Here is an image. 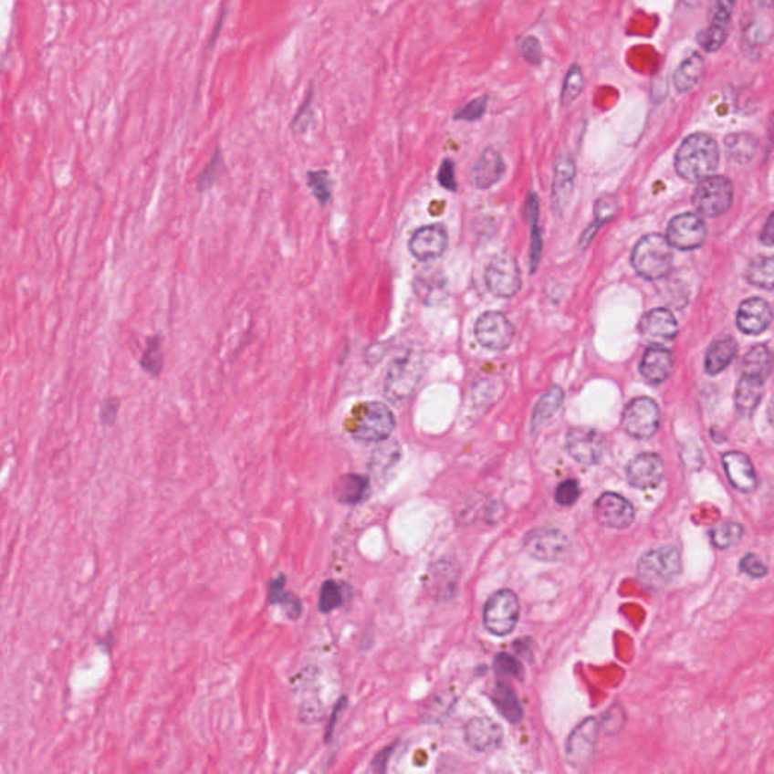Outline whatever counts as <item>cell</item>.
Here are the masks:
<instances>
[{
	"instance_id": "15",
	"label": "cell",
	"mask_w": 774,
	"mask_h": 774,
	"mask_svg": "<svg viewBox=\"0 0 774 774\" xmlns=\"http://www.w3.org/2000/svg\"><path fill=\"white\" fill-rule=\"evenodd\" d=\"M594 518L599 524L612 529H625L635 518L633 507L628 499L617 493H603L594 502Z\"/></svg>"
},
{
	"instance_id": "43",
	"label": "cell",
	"mask_w": 774,
	"mask_h": 774,
	"mask_svg": "<svg viewBox=\"0 0 774 774\" xmlns=\"http://www.w3.org/2000/svg\"><path fill=\"white\" fill-rule=\"evenodd\" d=\"M743 536V525L737 524V522H725V524L718 525L709 532L713 545L718 549L732 548L741 541Z\"/></svg>"
},
{
	"instance_id": "47",
	"label": "cell",
	"mask_w": 774,
	"mask_h": 774,
	"mask_svg": "<svg viewBox=\"0 0 774 774\" xmlns=\"http://www.w3.org/2000/svg\"><path fill=\"white\" fill-rule=\"evenodd\" d=\"M488 96L476 97L466 105L458 108L454 114V120L457 121H478L487 112Z\"/></svg>"
},
{
	"instance_id": "53",
	"label": "cell",
	"mask_w": 774,
	"mask_h": 774,
	"mask_svg": "<svg viewBox=\"0 0 774 774\" xmlns=\"http://www.w3.org/2000/svg\"><path fill=\"white\" fill-rule=\"evenodd\" d=\"M120 412V403L117 398H106L103 401V404L100 407V413H99V419H100L101 425L103 427H114L115 423H117V418H119Z\"/></svg>"
},
{
	"instance_id": "51",
	"label": "cell",
	"mask_w": 774,
	"mask_h": 774,
	"mask_svg": "<svg viewBox=\"0 0 774 774\" xmlns=\"http://www.w3.org/2000/svg\"><path fill=\"white\" fill-rule=\"evenodd\" d=\"M495 669L502 676L518 677V679L524 676V669H522L519 661L516 660L515 656L508 655V654H501V655L497 656Z\"/></svg>"
},
{
	"instance_id": "5",
	"label": "cell",
	"mask_w": 774,
	"mask_h": 774,
	"mask_svg": "<svg viewBox=\"0 0 774 774\" xmlns=\"http://www.w3.org/2000/svg\"><path fill=\"white\" fill-rule=\"evenodd\" d=\"M520 605L518 594L511 590H499L490 596L484 607V626L497 637H506L518 625Z\"/></svg>"
},
{
	"instance_id": "6",
	"label": "cell",
	"mask_w": 774,
	"mask_h": 774,
	"mask_svg": "<svg viewBox=\"0 0 774 774\" xmlns=\"http://www.w3.org/2000/svg\"><path fill=\"white\" fill-rule=\"evenodd\" d=\"M622 427L633 439H651L660 428V409L655 401L647 396L631 401L622 414Z\"/></svg>"
},
{
	"instance_id": "57",
	"label": "cell",
	"mask_w": 774,
	"mask_h": 774,
	"mask_svg": "<svg viewBox=\"0 0 774 774\" xmlns=\"http://www.w3.org/2000/svg\"><path fill=\"white\" fill-rule=\"evenodd\" d=\"M761 241L766 246H774V212L770 218L767 220L766 227L762 230Z\"/></svg>"
},
{
	"instance_id": "13",
	"label": "cell",
	"mask_w": 774,
	"mask_h": 774,
	"mask_svg": "<svg viewBox=\"0 0 774 774\" xmlns=\"http://www.w3.org/2000/svg\"><path fill=\"white\" fill-rule=\"evenodd\" d=\"M735 2L737 0H709L708 26L700 32L697 38L706 52H716L725 45Z\"/></svg>"
},
{
	"instance_id": "9",
	"label": "cell",
	"mask_w": 774,
	"mask_h": 774,
	"mask_svg": "<svg viewBox=\"0 0 774 774\" xmlns=\"http://www.w3.org/2000/svg\"><path fill=\"white\" fill-rule=\"evenodd\" d=\"M395 430V416L383 403H370L365 405L361 421L352 432V437L359 442L374 444L384 442Z\"/></svg>"
},
{
	"instance_id": "39",
	"label": "cell",
	"mask_w": 774,
	"mask_h": 774,
	"mask_svg": "<svg viewBox=\"0 0 774 774\" xmlns=\"http://www.w3.org/2000/svg\"><path fill=\"white\" fill-rule=\"evenodd\" d=\"M428 584L433 594H437V598L444 599L445 594L451 596L457 584L455 569L453 566H446L445 561H440L437 568H433V577L428 580Z\"/></svg>"
},
{
	"instance_id": "21",
	"label": "cell",
	"mask_w": 774,
	"mask_h": 774,
	"mask_svg": "<svg viewBox=\"0 0 774 774\" xmlns=\"http://www.w3.org/2000/svg\"><path fill=\"white\" fill-rule=\"evenodd\" d=\"M723 467L726 476L741 493H752L758 487V476L750 458L743 453L730 451L723 455Z\"/></svg>"
},
{
	"instance_id": "12",
	"label": "cell",
	"mask_w": 774,
	"mask_h": 774,
	"mask_svg": "<svg viewBox=\"0 0 774 774\" xmlns=\"http://www.w3.org/2000/svg\"><path fill=\"white\" fill-rule=\"evenodd\" d=\"M566 451L580 465H596L605 453V439L593 428H570L566 435Z\"/></svg>"
},
{
	"instance_id": "7",
	"label": "cell",
	"mask_w": 774,
	"mask_h": 774,
	"mask_svg": "<svg viewBox=\"0 0 774 774\" xmlns=\"http://www.w3.org/2000/svg\"><path fill=\"white\" fill-rule=\"evenodd\" d=\"M734 200V186L723 176H709L699 182L693 195L695 207L706 216H718L729 209Z\"/></svg>"
},
{
	"instance_id": "11",
	"label": "cell",
	"mask_w": 774,
	"mask_h": 774,
	"mask_svg": "<svg viewBox=\"0 0 774 774\" xmlns=\"http://www.w3.org/2000/svg\"><path fill=\"white\" fill-rule=\"evenodd\" d=\"M474 333L480 345L492 351H506L515 339V329L501 312H486L476 319Z\"/></svg>"
},
{
	"instance_id": "35",
	"label": "cell",
	"mask_w": 774,
	"mask_h": 774,
	"mask_svg": "<svg viewBox=\"0 0 774 774\" xmlns=\"http://www.w3.org/2000/svg\"><path fill=\"white\" fill-rule=\"evenodd\" d=\"M492 699L493 704L497 705V708L499 709V713L508 722L518 723L522 720V716H524L522 705H520L518 696L515 695V691L511 690L507 684H502V682L497 684V688L493 691Z\"/></svg>"
},
{
	"instance_id": "18",
	"label": "cell",
	"mask_w": 774,
	"mask_h": 774,
	"mask_svg": "<svg viewBox=\"0 0 774 774\" xmlns=\"http://www.w3.org/2000/svg\"><path fill=\"white\" fill-rule=\"evenodd\" d=\"M448 246V234L439 225H425L414 232L410 239V253L418 260L428 262V260L439 259Z\"/></svg>"
},
{
	"instance_id": "40",
	"label": "cell",
	"mask_w": 774,
	"mask_h": 774,
	"mask_svg": "<svg viewBox=\"0 0 774 774\" xmlns=\"http://www.w3.org/2000/svg\"><path fill=\"white\" fill-rule=\"evenodd\" d=\"M748 282L762 289H774V257L762 256L753 260L748 271Z\"/></svg>"
},
{
	"instance_id": "4",
	"label": "cell",
	"mask_w": 774,
	"mask_h": 774,
	"mask_svg": "<svg viewBox=\"0 0 774 774\" xmlns=\"http://www.w3.org/2000/svg\"><path fill=\"white\" fill-rule=\"evenodd\" d=\"M682 560L675 546H661L638 560L637 577L649 589H661L679 575Z\"/></svg>"
},
{
	"instance_id": "3",
	"label": "cell",
	"mask_w": 774,
	"mask_h": 774,
	"mask_svg": "<svg viewBox=\"0 0 774 774\" xmlns=\"http://www.w3.org/2000/svg\"><path fill=\"white\" fill-rule=\"evenodd\" d=\"M674 253L669 239L661 235H647L633 251V267L642 277L658 280L670 273Z\"/></svg>"
},
{
	"instance_id": "10",
	"label": "cell",
	"mask_w": 774,
	"mask_h": 774,
	"mask_svg": "<svg viewBox=\"0 0 774 774\" xmlns=\"http://www.w3.org/2000/svg\"><path fill=\"white\" fill-rule=\"evenodd\" d=\"M484 278L487 289L495 297L501 298L515 297L522 287L519 265L510 256H497L495 259L490 260Z\"/></svg>"
},
{
	"instance_id": "23",
	"label": "cell",
	"mask_w": 774,
	"mask_h": 774,
	"mask_svg": "<svg viewBox=\"0 0 774 774\" xmlns=\"http://www.w3.org/2000/svg\"><path fill=\"white\" fill-rule=\"evenodd\" d=\"M506 174V161L502 154L493 147H487L480 154L476 165L472 168L474 185L478 190H488L501 182Z\"/></svg>"
},
{
	"instance_id": "33",
	"label": "cell",
	"mask_w": 774,
	"mask_h": 774,
	"mask_svg": "<svg viewBox=\"0 0 774 774\" xmlns=\"http://www.w3.org/2000/svg\"><path fill=\"white\" fill-rule=\"evenodd\" d=\"M773 370V354L766 345H757L746 354L743 361V375L766 382Z\"/></svg>"
},
{
	"instance_id": "22",
	"label": "cell",
	"mask_w": 774,
	"mask_h": 774,
	"mask_svg": "<svg viewBox=\"0 0 774 774\" xmlns=\"http://www.w3.org/2000/svg\"><path fill=\"white\" fill-rule=\"evenodd\" d=\"M773 310L770 304L762 298H748L738 309L737 324L739 330L748 335H759L770 326Z\"/></svg>"
},
{
	"instance_id": "16",
	"label": "cell",
	"mask_w": 774,
	"mask_h": 774,
	"mask_svg": "<svg viewBox=\"0 0 774 774\" xmlns=\"http://www.w3.org/2000/svg\"><path fill=\"white\" fill-rule=\"evenodd\" d=\"M706 238V225L695 214H682L670 221L667 239L679 250H696Z\"/></svg>"
},
{
	"instance_id": "27",
	"label": "cell",
	"mask_w": 774,
	"mask_h": 774,
	"mask_svg": "<svg viewBox=\"0 0 774 774\" xmlns=\"http://www.w3.org/2000/svg\"><path fill=\"white\" fill-rule=\"evenodd\" d=\"M287 582L288 577L285 572H280L277 577L268 580V584H267V599H268L269 605L282 607L288 619H290V621H298L304 612L303 602H301V599L297 594L288 591Z\"/></svg>"
},
{
	"instance_id": "25",
	"label": "cell",
	"mask_w": 774,
	"mask_h": 774,
	"mask_svg": "<svg viewBox=\"0 0 774 774\" xmlns=\"http://www.w3.org/2000/svg\"><path fill=\"white\" fill-rule=\"evenodd\" d=\"M414 294L427 306H439L448 297V282L435 268L423 269L413 283Z\"/></svg>"
},
{
	"instance_id": "45",
	"label": "cell",
	"mask_w": 774,
	"mask_h": 774,
	"mask_svg": "<svg viewBox=\"0 0 774 774\" xmlns=\"http://www.w3.org/2000/svg\"><path fill=\"white\" fill-rule=\"evenodd\" d=\"M584 84L582 68H580V64L575 62L570 66L568 73H566V78H564L563 89H561V103L569 105V103L577 100L582 93V89H584Z\"/></svg>"
},
{
	"instance_id": "20",
	"label": "cell",
	"mask_w": 774,
	"mask_h": 774,
	"mask_svg": "<svg viewBox=\"0 0 774 774\" xmlns=\"http://www.w3.org/2000/svg\"><path fill=\"white\" fill-rule=\"evenodd\" d=\"M640 333L652 345H663L676 336V319L667 309H654L642 318Z\"/></svg>"
},
{
	"instance_id": "56",
	"label": "cell",
	"mask_w": 774,
	"mask_h": 774,
	"mask_svg": "<svg viewBox=\"0 0 774 774\" xmlns=\"http://www.w3.org/2000/svg\"><path fill=\"white\" fill-rule=\"evenodd\" d=\"M488 392H499L497 383H493L490 380H484L483 383L476 384V392H474V400L476 404H492V395H488Z\"/></svg>"
},
{
	"instance_id": "29",
	"label": "cell",
	"mask_w": 774,
	"mask_h": 774,
	"mask_svg": "<svg viewBox=\"0 0 774 774\" xmlns=\"http://www.w3.org/2000/svg\"><path fill=\"white\" fill-rule=\"evenodd\" d=\"M704 70V58L700 57L699 53H691L690 57H686L675 71L674 85L677 93L685 94L695 89L702 79Z\"/></svg>"
},
{
	"instance_id": "38",
	"label": "cell",
	"mask_w": 774,
	"mask_h": 774,
	"mask_svg": "<svg viewBox=\"0 0 774 774\" xmlns=\"http://www.w3.org/2000/svg\"><path fill=\"white\" fill-rule=\"evenodd\" d=\"M617 212V203L614 198H601L596 203L594 207V221L591 225L585 229L584 234L580 236V246L585 248L590 246V242L593 241L594 235L598 234V230L602 227L605 223L612 220L614 214Z\"/></svg>"
},
{
	"instance_id": "26",
	"label": "cell",
	"mask_w": 774,
	"mask_h": 774,
	"mask_svg": "<svg viewBox=\"0 0 774 774\" xmlns=\"http://www.w3.org/2000/svg\"><path fill=\"white\" fill-rule=\"evenodd\" d=\"M640 372L649 383H663L674 372V357L660 345L647 348L640 363Z\"/></svg>"
},
{
	"instance_id": "36",
	"label": "cell",
	"mask_w": 774,
	"mask_h": 774,
	"mask_svg": "<svg viewBox=\"0 0 774 774\" xmlns=\"http://www.w3.org/2000/svg\"><path fill=\"white\" fill-rule=\"evenodd\" d=\"M142 371L152 377L159 379L163 372L162 336L152 335L145 339L144 352L140 359Z\"/></svg>"
},
{
	"instance_id": "30",
	"label": "cell",
	"mask_w": 774,
	"mask_h": 774,
	"mask_svg": "<svg viewBox=\"0 0 774 774\" xmlns=\"http://www.w3.org/2000/svg\"><path fill=\"white\" fill-rule=\"evenodd\" d=\"M764 392V380L755 379L750 375H743L735 391V405L739 414L748 416L757 409Z\"/></svg>"
},
{
	"instance_id": "50",
	"label": "cell",
	"mask_w": 774,
	"mask_h": 774,
	"mask_svg": "<svg viewBox=\"0 0 774 774\" xmlns=\"http://www.w3.org/2000/svg\"><path fill=\"white\" fill-rule=\"evenodd\" d=\"M739 570L750 578H755V580L764 578L769 573V568H767L766 563L757 554L744 555L741 561H739Z\"/></svg>"
},
{
	"instance_id": "46",
	"label": "cell",
	"mask_w": 774,
	"mask_h": 774,
	"mask_svg": "<svg viewBox=\"0 0 774 774\" xmlns=\"http://www.w3.org/2000/svg\"><path fill=\"white\" fill-rule=\"evenodd\" d=\"M343 602L342 590L336 584L335 580H326L322 584L321 591H319V599H318V610L322 614L338 610Z\"/></svg>"
},
{
	"instance_id": "8",
	"label": "cell",
	"mask_w": 774,
	"mask_h": 774,
	"mask_svg": "<svg viewBox=\"0 0 774 774\" xmlns=\"http://www.w3.org/2000/svg\"><path fill=\"white\" fill-rule=\"evenodd\" d=\"M525 550L532 559L541 561H560L570 554L572 543L563 531L555 528H536L525 536Z\"/></svg>"
},
{
	"instance_id": "1",
	"label": "cell",
	"mask_w": 774,
	"mask_h": 774,
	"mask_svg": "<svg viewBox=\"0 0 774 774\" xmlns=\"http://www.w3.org/2000/svg\"><path fill=\"white\" fill-rule=\"evenodd\" d=\"M720 161L717 142L706 133L686 138L677 150L675 165L682 179L700 182L713 174Z\"/></svg>"
},
{
	"instance_id": "2",
	"label": "cell",
	"mask_w": 774,
	"mask_h": 774,
	"mask_svg": "<svg viewBox=\"0 0 774 774\" xmlns=\"http://www.w3.org/2000/svg\"><path fill=\"white\" fill-rule=\"evenodd\" d=\"M424 372V356L419 350H407L392 361L384 380L387 401L400 404L413 395Z\"/></svg>"
},
{
	"instance_id": "24",
	"label": "cell",
	"mask_w": 774,
	"mask_h": 774,
	"mask_svg": "<svg viewBox=\"0 0 774 774\" xmlns=\"http://www.w3.org/2000/svg\"><path fill=\"white\" fill-rule=\"evenodd\" d=\"M465 737L469 748L476 752H490L493 748H499L502 743V729L497 723L488 718H472L465 729Z\"/></svg>"
},
{
	"instance_id": "55",
	"label": "cell",
	"mask_w": 774,
	"mask_h": 774,
	"mask_svg": "<svg viewBox=\"0 0 774 774\" xmlns=\"http://www.w3.org/2000/svg\"><path fill=\"white\" fill-rule=\"evenodd\" d=\"M437 179H439V183L444 186L445 190H457L455 167H454V162L451 159H445L444 162H442V165H440L439 168V174H437Z\"/></svg>"
},
{
	"instance_id": "44",
	"label": "cell",
	"mask_w": 774,
	"mask_h": 774,
	"mask_svg": "<svg viewBox=\"0 0 774 774\" xmlns=\"http://www.w3.org/2000/svg\"><path fill=\"white\" fill-rule=\"evenodd\" d=\"M308 186L312 191L313 197L317 198L321 206H327L330 203L333 182H331L330 173L327 170L309 172Z\"/></svg>"
},
{
	"instance_id": "54",
	"label": "cell",
	"mask_w": 774,
	"mask_h": 774,
	"mask_svg": "<svg viewBox=\"0 0 774 774\" xmlns=\"http://www.w3.org/2000/svg\"><path fill=\"white\" fill-rule=\"evenodd\" d=\"M623 725H625V713L622 711L621 706H612L603 716L602 726L607 734H617L623 727Z\"/></svg>"
},
{
	"instance_id": "42",
	"label": "cell",
	"mask_w": 774,
	"mask_h": 774,
	"mask_svg": "<svg viewBox=\"0 0 774 774\" xmlns=\"http://www.w3.org/2000/svg\"><path fill=\"white\" fill-rule=\"evenodd\" d=\"M400 445L396 442H387V444L382 445L371 458V471L374 472L377 476H383L392 466H395V463L400 458Z\"/></svg>"
},
{
	"instance_id": "31",
	"label": "cell",
	"mask_w": 774,
	"mask_h": 774,
	"mask_svg": "<svg viewBox=\"0 0 774 774\" xmlns=\"http://www.w3.org/2000/svg\"><path fill=\"white\" fill-rule=\"evenodd\" d=\"M564 392L560 386H552L543 393L537 401L532 413L531 427L532 430H540L563 404Z\"/></svg>"
},
{
	"instance_id": "14",
	"label": "cell",
	"mask_w": 774,
	"mask_h": 774,
	"mask_svg": "<svg viewBox=\"0 0 774 774\" xmlns=\"http://www.w3.org/2000/svg\"><path fill=\"white\" fill-rule=\"evenodd\" d=\"M598 734L599 723L593 717L587 718L573 730L566 744V759L570 766L582 769L590 764L596 752Z\"/></svg>"
},
{
	"instance_id": "48",
	"label": "cell",
	"mask_w": 774,
	"mask_h": 774,
	"mask_svg": "<svg viewBox=\"0 0 774 774\" xmlns=\"http://www.w3.org/2000/svg\"><path fill=\"white\" fill-rule=\"evenodd\" d=\"M313 87L310 85L308 89V94H306V99H304L303 105L299 106L298 112L295 114L294 120H292V123H290V129L294 131V132L303 133L308 131L309 126L312 123L313 120Z\"/></svg>"
},
{
	"instance_id": "52",
	"label": "cell",
	"mask_w": 774,
	"mask_h": 774,
	"mask_svg": "<svg viewBox=\"0 0 774 774\" xmlns=\"http://www.w3.org/2000/svg\"><path fill=\"white\" fill-rule=\"evenodd\" d=\"M578 497H580V486L575 480L563 481L555 490V501L559 502L560 506H573L578 501Z\"/></svg>"
},
{
	"instance_id": "28",
	"label": "cell",
	"mask_w": 774,
	"mask_h": 774,
	"mask_svg": "<svg viewBox=\"0 0 774 774\" xmlns=\"http://www.w3.org/2000/svg\"><path fill=\"white\" fill-rule=\"evenodd\" d=\"M525 221L529 225V273L534 274L540 265L543 238L540 229V203L536 194H529L525 200Z\"/></svg>"
},
{
	"instance_id": "32",
	"label": "cell",
	"mask_w": 774,
	"mask_h": 774,
	"mask_svg": "<svg viewBox=\"0 0 774 774\" xmlns=\"http://www.w3.org/2000/svg\"><path fill=\"white\" fill-rule=\"evenodd\" d=\"M370 488V481L365 476L348 474L339 478L335 486V497L339 502L354 506L366 497Z\"/></svg>"
},
{
	"instance_id": "34",
	"label": "cell",
	"mask_w": 774,
	"mask_h": 774,
	"mask_svg": "<svg viewBox=\"0 0 774 774\" xmlns=\"http://www.w3.org/2000/svg\"><path fill=\"white\" fill-rule=\"evenodd\" d=\"M737 354V342L732 338L718 339L709 348L705 361V368L708 374H718L734 361Z\"/></svg>"
},
{
	"instance_id": "49",
	"label": "cell",
	"mask_w": 774,
	"mask_h": 774,
	"mask_svg": "<svg viewBox=\"0 0 774 774\" xmlns=\"http://www.w3.org/2000/svg\"><path fill=\"white\" fill-rule=\"evenodd\" d=\"M519 52L525 61L531 66L539 67L543 61L540 41L537 40L536 37L528 36L522 38L519 43Z\"/></svg>"
},
{
	"instance_id": "37",
	"label": "cell",
	"mask_w": 774,
	"mask_h": 774,
	"mask_svg": "<svg viewBox=\"0 0 774 774\" xmlns=\"http://www.w3.org/2000/svg\"><path fill=\"white\" fill-rule=\"evenodd\" d=\"M726 152L735 162L748 163L757 153V138L748 133H732L725 140Z\"/></svg>"
},
{
	"instance_id": "58",
	"label": "cell",
	"mask_w": 774,
	"mask_h": 774,
	"mask_svg": "<svg viewBox=\"0 0 774 774\" xmlns=\"http://www.w3.org/2000/svg\"><path fill=\"white\" fill-rule=\"evenodd\" d=\"M345 706V699L340 700L339 702L338 706H336L335 713H333V717H331L330 723H329V727H327L326 732V743L330 739L331 732L335 729L336 720H338L339 713H340V709Z\"/></svg>"
},
{
	"instance_id": "41",
	"label": "cell",
	"mask_w": 774,
	"mask_h": 774,
	"mask_svg": "<svg viewBox=\"0 0 774 774\" xmlns=\"http://www.w3.org/2000/svg\"><path fill=\"white\" fill-rule=\"evenodd\" d=\"M225 159L221 153L220 147H216L215 152L212 154L211 161L206 163V167L203 168V172L197 177V191L198 193H206L212 190L218 183L220 177L225 173Z\"/></svg>"
},
{
	"instance_id": "19",
	"label": "cell",
	"mask_w": 774,
	"mask_h": 774,
	"mask_svg": "<svg viewBox=\"0 0 774 774\" xmlns=\"http://www.w3.org/2000/svg\"><path fill=\"white\" fill-rule=\"evenodd\" d=\"M577 177V165L570 154H561L554 163V179L550 188V197L557 211H564L572 198Z\"/></svg>"
},
{
	"instance_id": "17",
	"label": "cell",
	"mask_w": 774,
	"mask_h": 774,
	"mask_svg": "<svg viewBox=\"0 0 774 774\" xmlns=\"http://www.w3.org/2000/svg\"><path fill=\"white\" fill-rule=\"evenodd\" d=\"M664 462L658 454L644 453L633 458L626 467V480L635 488L658 487L664 480Z\"/></svg>"
}]
</instances>
